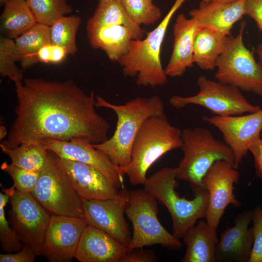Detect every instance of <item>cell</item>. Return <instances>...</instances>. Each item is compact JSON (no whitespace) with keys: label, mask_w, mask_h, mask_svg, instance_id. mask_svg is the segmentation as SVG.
I'll return each instance as SVG.
<instances>
[{"label":"cell","mask_w":262,"mask_h":262,"mask_svg":"<svg viewBox=\"0 0 262 262\" xmlns=\"http://www.w3.org/2000/svg\"><path fill=\"white\" fill-rule=\"evenodd\" d=\"M199 28L194 18H188L183 14L178 16L173 26L172 53L164 69L167 76L181 77L193 66L194 43Z\"/></svg>","instance_id":"cell-20"},{"label":"cell","mask_w":262,"mask_h":262,"mask_svg":"<svg viewBox=\"0 0 262 262\" xmlns=\"http://www.w3.org/2000/svg\"><path fill=\"white\" fill-rule=\"evenodd\" d=\"M157 261L154 251L138 248L127 250L120 262H156Z\"/></svg>","instance_id":"cell-37"},{"label":"cell","mask_w":262,"mask_h":262,"mask_svg":"<svg viewBox=\"0 0 262 262\" xmlns=\"http://www.w3.org/2000/svg\"><path fill=\"white\" fill-rule=\"evenodd\" d=\"M249 151L254 157L255 176L262 179V139L261 137L252 143L249 147Z\"/></svg>","instance_id":"cell-40"},{"label":"cell","mask_w":262,"mask_h":262,"mask_svg":"<svg viewBox=\"0 0 262 262\" xmlns=\"http://www.w3.org/2000/svg\"><path fill=\"white\" fill-rule=\"evenodd\" d=\"M15 84L16 117L0 145L12 148L48 138L96 144L108 139L110 125L97 112L94 92L87 94L71 80L26 78Z\"/></svg>","instance_id":"cell-1"},{"label":"cell","mask_w":262,"mask_h":262,"mask_svg":"<svg viewBox=\"0 0 262 262\" xmlns=\"http://www.w3.org/2000/svg\"><path fill=\"white\" fill-rule=\"evenodd\" d=\"M246 15L252 18L262 33V0H246Z\"/></svg>","instance_id":"cell-39"},{"label":"cell","mask_w":262,"mask_h":262,"mask_svg":"<svg viewBox=\"0 0 262 262\" xmlns=\"http://www.w3.org/2000/svg\"><path fill=\"white\" fill-rule=\"evenodd\" d=\"M96 106L112 110L116 115L117 122L110 138L92 145L105 154L114 164L121 167L127 166L131 162L132 145L144 121L164 111V102L157 95L137 97L119 105L96 96Z\"/></svg>","instance_id":"cell-2"},{"label":"cell","mask_w":262,"mask_h":262,"mask_svg":"<svg viewBox=\"0 0 262 262\" xmlns=\"http://www.w3.org/2000/svg\"><path fill=\"white\" fill-rule=\"evenodd\" d=\"M150 0V1H152V0Z\"/></svg>","instance_id":"cell-46"},{"label":"cell","mask_w":262,"mask_h":262,"mask_svg":"<svg viewBox=\"0 0 262 262\" xmlns=\"http://www.w3.org/2000/svg\"><path fill=\"white\" fill-rule=\"evenodd\" d=\"M252 211L240 213L234 225L228 227L220 235L215 249L218 262H248L253 244L252 228H248Z\"/></svg>","instance_id":"cell-18"},{"label":"cell","mask_w":262,"mask_h":262,"mask_svg":"<svg viewBox=\"0 0 262 262\" xmlns=\"http://www.w3.org/2000/svg\"><path fill=\"white\" fill-rule=\"evenodd\" d=\"M32 194L51 215L84 218L82 199L73 187L61 158L50 150Z\"/></svg>","instance_id":"cell-7"},{"label":"cell","mask_w":262,"mask_h":262,"mask_svg":"<svg viewBox=\"0 0 262 262\" xmlns=\"http://www.w3.org/2000/svg\"><path fill=\"white\" fill-rule=\"evenodd\" d=\"M188 0H176L159 25L147 33L144 39L131 40L128 52L118 63L125 76L136 77L137 85L154 87L167 82L160 58L162 44L168 25L176 11Z\"/></svg>","instance_id":"cell-5"},{"label":"cell","mask_w":262,"mask_h":262,"mask_svg":"<svg viewBox=\"0 0 262 262\" xmlns=\"http://www.w3.org/2000/svg\"><path fill=\"white\" fill-rule=\"evenodd\" d=\"M0 140H1L3 139L7 135H8V133L7 132V130L4 126H0Z\"/></svg>","instance_id":"cell-42"},{"label":"cell","mask_w":262,"mask_h":262,"mask_svg":"<svg viewBox=\"0 0 262 262\" xmlns=\"http://www.w3.org/2000/svg\"><path fill=\"white\" fill-rule=\"evenodd\" d=\"M181 131L172 125L165 112L147 119L133 142L130 164L124 167L130 182L144 185L148 169L160 157L181 148Z\"/></svg>","instance_id":"cell-3"},{"label":"cell","mask_w":262,"mask_h":262,"mask_svg":"<svg viewBox=\"0 0 262 262\" xmlns=\"http://www.w3.org/2000/svg\"><path fill=\"white\" fill-rule=\"evenodd\" d=\"M157 200L145 189L129 191L125 213L132 223L133 233L128 251L154 245L172 250L181 248L179 239L160 223Z\"/></svg>","instance_id":"cell-8"},{"label":"cell","mask_w":262,"mask_h":262,"mask_svg":"<svg viewBox=\"0 0 262 262\" xmlns=\"http://www.w3.org/2000/svg\"><path fill=\"white\" fill-rule=\"evenodd\" d=\"M236 0H211L210 1L221 3H229Z\"/></svg>","instance_id":"cell-43"},{"label":"cell","mask_w":262,"mask_h":262,"mask_svg":"<svg viewBox=\"0 0 262 262\" xmlns=\"http://www.w3.org/2000/svg\"><path fill=\"white\" fill-rule=\"evenodd\" d=\"M1 169L8 174L14 181L13 186L16 190L30 193L34 190L38 181L40 173L20 167L12 164L3 163Z\"/></svg>","instance_id":"cell-34"},{"label":"cell","mask_w":262,"mask_h":262,"mask_svg":"<svg viewBox=\"0 0 262 262\" xmlns=\"http://www.w3.org/2000/svg\"><path fill=\"white\" fill-rule=\"evenodd\" d=\"M259 60V63L262 67V43L259 44L255 49Z\"/></svg>","instance_id":"cell-41"},{"label":"cell","mask_w":262,"mask_h":262,"mask_svg":"<svg viewBox=\"0 0 262 262\" xmlns=\"http://www.w3.org/2000/svg\"><path fill=\"white\" fill-rule=\"evenodd\" d=\"M81 23L77 16H64L55 21L50 26L51 43L65 49L68 54L77 51L76 34Z\"/></svg>","instance_id":"cell-29"},{"label":"cell","mask_w":262,"mask_h":262,"mask_svg":"<svg viewBox=\"0 0 262 262\" xmlns=\"http://www.w3.org/2000/svg\"><path fill=\"white\" fill-rule=\"evenodd\" d=\"M41 143L60 158L91 166L101 172L119 189L125 188L124 167L114 164L105 154L89 142L82 139L63 141L48 138Z\"/></svg>","instance_id":"cell-15"},{"label":"cell","mask_w":262,"mask_h":262,"mask_svg":"<svg viewBox=\"0 0 262 262\" xmlns=\"http://www.w3.org/2000/svg\"><path fill=\"white\" fill-rule=\"evenodd\" d=\"M130 18L136 25L149 26L161 18V9L148 0H119Z\"/></svg>","instance_id":"cell-32"},{"label":"cell","mask_w":262,"mask_h":262,"mask_svg":"<svg viewBox=\"0 0 262 262\" xmlns=\"http://www.w3.org/2000/svg\"><path fill=\"white\" fill-rule=\"evenodd\" d=\"M239 180L236 168L224 160H218L209 168L202 180L209 194L205 218L209 227L217 230L226 208L229 205L240 207L242 204L234 194V185Z\"/></svg>","instance_id":"cell-12"},{"label":"cell","mask_w":262,"mask_h":262,"mask_svg":"<svg viewBox=\"0 0 262 262\" xmlns=\"http://www.w3.org/2000/svg\"><path fill=\"white\" fill-rule=\"evenodd\" d=\"M127 247L105 231L87 225L75 258L80 262H120Z\"/></svg>","instance_id":"cell-19"},{"label":"cell","mask_w":262,"mask_h":262,"mask_svg":"<svg viewBox=\"0 0 262 262\" xmlns=\"http://www.w3.org/2000/svg\"><path fill=\"white\" fill-rule=\"evenodd\" d=\"M70 181L82 200H104L119 197V189L101 172L77 161L62 159Z\"/></svg>","instance_id":"cell-17"},{"label":"cell","mask_w":262,"mask_h":262,"mask_svg":"<svg viewBox=\"0 0 262 262\" xmlns=\"http://www.w3.org/2000/svg\"><path fill=\"white\" fill-rule=\"evenodd\" d=\"M211 1V0H202V1L204 2H209Z\"/></svg>","instance_id":"cell-45"},{"label":"cell","mask_w":262,"mask_h":262,"mask_svg":"<svg viewBox=\"0 0 262 262\" xmlns=\"http://www.w3.org/2000/svg\"><path fill=\"white\" fill-rule=\"evenodd\" d=\"M203 119L217 128L230 147L237 169L247 154L252 143L260 137L262 131V108L246 115L204 116Z\"/></svg>","instance_id":"cell-13"},{"label":"cell","mask_w":262,"mask_h":262,"mask_svg":"<svg viewBox=\"0 0 262 262\" xmlns=\"http://www.w3.org/2000/svg\"><path fill=\"white\" fill-rule=\"evenodd\" d=\"M253 244L248 262H262V208L256 207L252 211Z\"/></svg>","instance_id":"cell-35"},{"label":"cell","mask_w":262,"mask_h":262,"mask_svg":"<svg viewBox=\"0 0 262 262\" xmlns=\"http://www.w3.org/2000/svg\"><path fill=\"white\" fill-rule=\"evenodd\" d=\"M199 88L193 96H172L169 100L173 107L180 109L189 105H196L209 110L219 116H232L251 113L261 107L250 103L241 91L233 86L199 76L196 81Z\"/></svg>","instance_id":"cell-10"},{"label":"cell","mask_w":262,"mask_h":262,"mask_svg":"<svg viewBox=\"0 0 262 262\" xmlns=\"http://www.w3.org/2000/svg\"><path fill=\"white\" fill-rule=\"evenodd\" d=\"M181 138L183 156L176 167L177 179L188 182L193 192L204 188L202 179L216 161H226L234 167V158L230 147L208 129H184Z\"/></svg>","instance_id":"cell-6"},{"label":"cell","mask_w":262,"mask_h":262,"mask_svg":"<svg viewBox=\"0 0 262 262\" xmlns=\"http://www.w3.org/2000/svg\"><path fill=\"white\" fill-rule=\"evenodd\" d=\"M21 57L13 39L0 35V74L7 77L15 83L21 82L23 80V69L16 66Z\"/></svg>","instance_id":"cell-31"},{"label":"cell","mask_w":262,"mask_h":262,"mask_svg":"<svg viewBox=\"0 0 262 262\" xmlns=\"http://www.w3.org/2000/svg\"><path fill=\"white\" fill-rule=\"evenodd\" d=\"M9 200L8 194L0 193V242L4 253L17 252L24 246L5 217L4 208Z\"/></svg>","instance_id":"cell-33"},{"label":"cell","mask_w":262,"mask_h":262,"mask_svg":"<svg viewBox=\"0 0 262 262\" xmlns=\"http://www.w3.org/2000/svg\"><path fill=\"white\" fill-rule=\"evenodd\" d=\"M120 25L128 28L134 40L142 39L145 33L128 16L119 0H98L93 15L87 22V32L108 25Z\"/></svg>","instance_id":"cell-25"},{"label":"cell","mask_w":262,"mask_h":262,"mask_svg":"<svg viewBox=\"0 0 262 262\" xmlns=\"http://www.w3.org/2000/svg\"><path fill=\"white\" fill-rule=\"evenodd\" d=\"M230 36L207 28L200 27L194 43V63L204 70L214 69Z\"/></svg>","instance_id":"cell-24"},{"label":"cell","mask_w":262,"mask_h":262,"mask_svg":"<svg viewBox=\"0 0 262 262\" xmlns=\"http://www.w3.org/2000/svg\"><path fill=\"white\" fill-rule=\"evenodd\" d=\"M37 254L26 246L20 250L0 254V262H33Z\"/></svg>","instance_id":"cell-38"},{"label":"cell","mask_w":262,"mask_h":262,"mask_svg":"<svg viewBox=\"0 0 262 262\" xmlns=\"http://www.w3.org/2000/svg\"><path fill=\"white\" fill-rule=\"evenodd\" d=\"M7 0H0V4H1V5L4 4V3H5V2H6Z\"/></svg>","instance_id":"cell-44"},{"label":"cell","mask_w":262,"mask_h":262,"mask_svg":"<svg viewBox=\"0 0 262 262\" xmlns=\"http://www.w3.org/2000/svg\"><path fill=\"white\" fill-rule=\"evenodd\" d=\"M68 54L64 48L51 43L42 46L37 51L34 59V64L38 63L59 64Z\"/></svg>","instance_id":"cell-36"},{"label":"cell","mask_w":262,"mask_h":262,"mask_svg":"<svg viewBox=\"0 0 262 262\" xmlns=\"http://www.w3.org/2000/svg\"><path fill=\"white\" fill-rule=\"evenodd\" d=\"M15 188L3 190L9 194L11 205L8 221L24 245L39 256L51 214L32 193Z\"/></svg>","instance_id":"cell-11"},{"label":"cell","mask_w":262,"mask_h":262,"mask_svg":"<svg viewBox=\"0 0 262 262\" xmlns=\"http://www.w3.org/2000/svg\"><path fill=\"white\" fill-rule=\"evenodd\" d=\"M176 180V167H165L147 178L144 185L167 208L172 221V233L180 239L198 219L205 218L209 194L203 188L193 192V199L180 197L176 191L178 186Z\"/></svg>","instance_id":"cell-4"},{"label":"cell","mask_w":262,"mask_h":262,"mask_svg":"<svg viewBox=\"0 0 262 262\" xmlns=\"http://www.w3.org/2000/svg\"><path fill=\"white\" fill-rule=\"evenodd\" d=\"M37 23L26 0H7L0 16L3 36L16 39Z\"/></svg>","instance_id":"cell-26"},{"label":"cell","mask_w":262,"mask_h":262,"mask_svg":"<svg viewBox=\"0 0 262 262\" xmlns=\"http://www.w3.org/2000/svg\"><path fill=\"white\" fill-rule=\"evenodd\" d=\"M0 147L11 164L26 169L40 172L48 160V149L41 143L21 144L12 148L1 145Z\"/></svg>","instance_id":"cell-28"},{"label":"cell","mask_w":262,"mask_h":262,"mask_svg":"<svg viewBox=\"0 0 262 262\" xmlns=\"http://www.w3.org/2000/svg\"><path fill=\"white\" fill-rule=\"evenodd\" d=\"M245 0L229 3L201 1L198 8L192 9L189 14L200 27L230 36L233 25L246 15Z\"/></svg>","instance_id":"cell-21"},{"label":"cell","mask_w":262,"mask_h":262,"mask_svg":"<svg viewBox=\"0 0 262 262\" xmlns=\"http://www.w3.org/2000/svg\"><path fill=\"white\" fill-rule=\"evenodd\" d=\"M87 225L84 218L51 215L39 256L51 262L72 261Z\"/></svg>","instance_id":"cell-14"},{"label":"cell","mask_w":262,"mask_h":262,"mask_svg":"<svg viewBox=\"0 0 262 262\" xmlns=\"http://www.w3.org/2000/svg\"><path fill=\"white\" fill-rule=\"evenodd\" d=\"M246 25L242 22L238 34L229 36L217 61L214 77L223 84L262 96V67L243 41Z\"/></svg>","instance_id":"cell-9"},{"label":"cell","mask_w":262,"mask_h":262,"mask_svg":"<svg viewBox=\"0 0 262 262\" xmlns=\"http://www.w3.org/2000/svg\"><path fill=\"white\" fill-rule=\"evenodd\" d=\"M128 193L124 188L117 198L82 200L84 218L88 224L105 231L127 248L131 238L124 216Z\"/></svg>","instance_id":"cell-16"},{"label":"cell","mask_w":262,"mask_h":262,"mask_svg":"<svg viewBox=\"0 0 262 262\" xmlns=\"http://www.w3.org/2000/svg\"><path fill=\"white\" fill-rule=\"evenodd\" d=\"M186 246L182 262H215L219 238L206 221L200 220L182 237Z\"/></svg>","instance_id":"cell-22"},{"label":"cell","mask_w":262,"mask_h":262,"mask_svg":"<svg viewBox=\"0 0 262 262\" xmlns=\"http://www.w3.org/2000/svg\"><path fill=\"white\" fill-rule=\"evenodd\" d=\"M37 23L50 26L72 11L66 0H26Z\"/></svg>","instance_id":"cell-30"},{"label":"cell","mask_w":262,"mask_h":262,"mask_svg":"<svg viewBox=\"0 0 262 262\" xmlns=\"http://www.w3.org/2000/svg\"><path fill=\"white\" fill-rule=\"evenodd\" d=\"M87 34L90 45L103 50L113 62H118L127 53L131 41L134 40L128 28L116 24L103 26Z\"/></svg>","instance_id":"cell-23"},{"label":"cell","mask_w":262,"mask_h":262,"mask_svg":"<svg viewBox=\"0 0 262 262\" xmlns=\"http://www.w3.org/2000/svg\"><path fill=\"white\" fill-rule=\"evenodd\" d=\"M15 42L21 57V68H29L34 65V57L38 50L51 43L50 26L36 23L16 38Z\"/></svg>","instance_id":"cell-27"}]
</instances>
